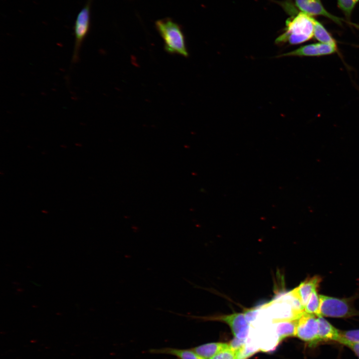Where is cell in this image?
<instances>
[{"instance_id":"17","label":"cell","mask_w":359,"mask_h":359,"mask_svg":"<svg viewBox=\"0 0 359 359\" xmlns=\"http://www.w3.org/2000/svg\"><path fill=\"white\" fill-rule=\"evenodd\" d=\"M256 351L253 347H248L245 344L240 349L235 352V359H247Z\"/></svg>"},{"instance_id":"13","label":"cell","mask_w":359,"mask_h":359,"mask_svg":"<svg viewBox=\"0 0 359 359\" xmlns=\"http://www.w3.org/2000/svg\"><path fill=\"white\" fill-rule=\"evenodd\" d=\"M298 320L278 322L276 328L278 343L287 337L296 336Z\"/></svg>"},{"instance_id":"9","label":"cell","mask_w":359,"mask_h":359,"mask_svg":"<svg viewBox=\"0 0 359 359\" xmlns=\"http://www.w3.org/2000/svg\"><path fill=\"white\" fill-rule=\"evenodd\" d=\"M322 280L319 276H315L302 282L292 292L299 298L305 308L310 296L314 291L317 290Z\"/></svg>"},{"instance_id":"12","label":"cell","mask_w":359,"mask_h":359,"mask_svg":"<svg viewBox=\"0 0 359 359\" xmlns=\"http://www.w3.org/2000/svg\"><path fill=\"white\" fill-rule=\"evenodd\" d=\"M149 352L152 354L172 355L177 357L179 359H203L197 355L191 349H179L172 348H164L151 349Z\"/></svg>"},{"instance_id":"14","label":"cell","mask_w":359,"mask_h":359,"mask_svg":"<svg viewBox=\"0 0 359 359\" xmlns=\"http://www.w3.org/2000/svg\"><path fill=\"white\" fill-rule=\"evenodd\" d=\"M314 37L319 42L328 44L337 47L335 39L332 36L324 26L316 19L314 22Z\"/></svg>"},{"instance_id":"19","label":"cell","mask_w":359,"mask_h":359,"mask_svg":"<svg viewBox=\"0 0 359 359\" xmlns=\"http://www.w3.org/2000/svg\"><path fill=\"white\" fill-rule=\"evenodd\" d=\"M211 359H235V352L229 348L221 351Z\"/></svg>"},{"instance_id":"11","label":"cell","mask_w":359,"mask_h":359,"mask_svg":"<svg viewBox=\"0 0 359 359\" xmlns=\"http://www.w3.org/2000/svg\"><path fill=\"white\" fill-rule=\"evenodd\" d=\"M229 345L221 343H210L191 349L203 359H211L221 351L229 348Z\"/></svg>"},{"instance_id":"8","label":"cell","mask_w":359,"mask_h":359,"mask_svg":"<svg viewBox=\"0 0 359 359\" xmlns=\"http://www.w3.org/2000/svg\"><path fill=\"white\" fill-rule=\"evenodd\" d=\"M337 47L321 42L309 44L282 54L278 57L283 56H319L335 53Z\"/></svg>"},{"instance_id":"15","label":"cell","mask_w":359,"mask_h":359,"mask_svg":"<svg viewBox=\"0 0 359 359\" xmlns=\"http://www.w3.org/2000/svg\"><path fill=\"white\" fill-rule=\"evenodd\" d=\"M305 311L309 314H314L318 317L320 315V299L317 290L313 292L305 306Z\"/></svg>"},{"instance_id":"20","label":"cell","mask_w":359,"mask_h":359,"mask_svg":"<svg viewBox=\"0 0 359 359\" xmlns=\"http://www.w3.org/2000/svg\"><path fill=\"white\" fill-rule=\"evenodd\" d=\"M338 342L350 348L359 359V342H351L342 338Z\"/></svg>"},{"instance_id":"4","label":"cell","mask_w":359,"mask_h":359,"mask_svg":"<svg viewBox=\"0 0 359 359\" xmlns=\"http://www.w3.org/2000/svg\"><path fill=\"white\" fill-rule=\"evenodd\" d=\"M205 320H215L226 323L230 328L234 337L240 339L246 340L249 331V323L246 320L244 313H233L231 314L216 317H197Z\"/></svg>"},{"instance_id":"16","label":"cell","mask_w":359,"mask_h":359,"mask_svg":"<svg viewBox=\"0 0 359 359\" xmlns=\"http://www.w3.org/2000/svg\"><path fill=\"white\" fill-rule=\"evenodd\" d=\"M358 2L359 0H337L338 7L344 13L349 22L350 21L353 10Z\"/></svg>"},{"instance_id":"1","label":"cell","mask_w":359,"mask_h":359,"mask_svg":"<svg viewBox=\"0 0 359 359\" xmlns=\"http://www.w3.org/2000/svg\"><path fill=\"white\" fill-rule=\"evenodd\" d=\"M286 4L285 8L292 15L287 19L284 31L276 38L275 42L298 44L312 38L315 19L301 11H297L292 5H289L288 3Z\"/></svg>"},{"instance_id":"2","label":"cell","mask_w":359,"mask_h":359,"mask_svg":"<svg viewBox=\"0 0 359 359\" xmlns=\"http://www.w3.org/2000/svg\"><path fill=\"white\" fill-rule=\"evenodd\" d=\"M156 27L163 38L166 51L171 54L188 56L183 32L180 26L171 19L156 22Z\"/></svg>"},{"instance_id":"3","label":"cell","mask_w":359,"mask_h":359,"mask_svg":"<svg viewBox=\"0 0 359 359\" xmlns=\"http://www.w3.org/2000/svg\"><path fill=\"white\" fill-rule=\"evenodd\" d=\"M320 315L322 317L348 318L359 314L348 300L320 295Z\"/></svg>"},{"instance_id":"5","label":"cell","mask_w":359,"mask_h":359,"mask_svg":"<svg viewBox=\"0 0 359 359\" xmlns=\"http://www.w3.org/2000/svg\"><path fill=\"white\" fill-rule=\"evenodd\" d=\"M318 323L316 315L305 311L298 319L296 336L313 346L319 343Z\"/></svg>"},{"instance_id":"22","label":"cell","mask_w":359,"mask_h":359,"mask_svg":"<svg viewBox=\"0 0 359 359\" xmlns=\"http://www.w3.org/2000/svg\"><path fill=\"white\" fill-rule=\"evenodd\" d=\"M258 310L257 308L248 309L244 311V314L247 322L250 323L254 321L258 314Z\"/></svg>"},{"instance_id":"18","label":"cell","mask_w":359,"mask_h":359,"mask_svg":"<svg viewBox=\"0 0 359 359\" xmlns=\"http://www.w3.org/2000/svg\"><path fill=\"white\" fill-rule=\"evenodd\" d=\"M340 338L351 342H359V329L341 331Z\"/></svg>"},{"instance_id":"21","label":"cell","mask_w":359,"mask_h":359,"mask_svg":"<svg viewBox=\"0 0 359 359\" xmlns=\"http://www.w3.org/2000/svg\"><path fill=\"white\" fill-rule=\"evenodd\" d=\"M245 341L234 337L228 344L229 348L235 352L245 345Z\"/></svg>"},{"instance_id":"6","label":"cell","mask_w":359,"mask_h":359,"mask_svg":"<svg viewBox=\"0 0 359 359\" xmlns=\"http://www.w3.org/2000/svg\"><path fill=\"white\" fill-rule=\"evenodd\" d=\"M90 25V11L86 5L78 13L74 27L75 42L72 55V61L79 60L80 49L83 40L87 35Z\"/></svg>"},{"instance_id":"10","label":"cell","mask_w":359,"mask_h":359,"mask_svg":"<svg viewBox=\"0 0 359 359\" xmlns=\"http://www.w3.org/2000/svg\"><path fill=\"white\" fill-rule=\"evenodd\" d=\"M317 320L319 342L324 341L338 342L340 338L341 331L336 329L322 316L318 317Z\"/></svg>"},{"instance_id":"7","label":"cell","mask_w":359,"mask_h":359,"mask_svg":"<svg viewBox=\"0 0 359 359\" xmlns=\"http://www.w3.org/2000/svg\"><path fill=\"white\" fill-rule=\"evenodd\" d=\"M295 3L301 11L309 15L325 16L339 25H342L343 22H349L330 13L326 9L321 0H295Z\"/></svg>"}]
</instances>
